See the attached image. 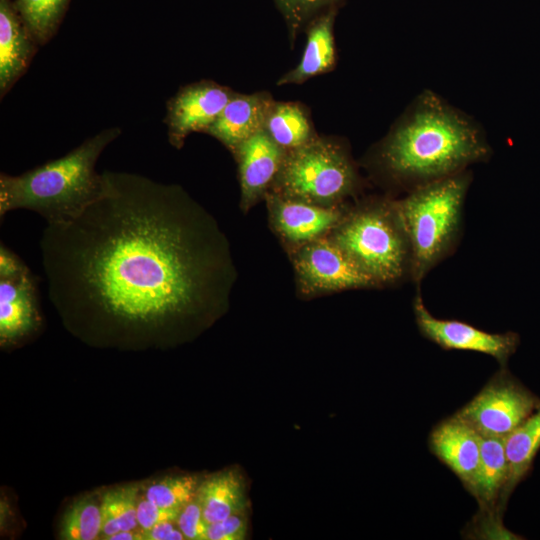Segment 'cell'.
<instances>
[{
	"label": "cell",
	"instance_id": "ba28073f",
	"mask_svg": "<svg viewBox=\"0 0 540 540\" xmlns=\"http://www.w3.org/2000/svg\"><path fill=\"white\" fill-rule=\"evenodd\" d=\"M298 293L304 297L379 288L327 235L289 253Z\"/></svg>",
	"mask_w": 540,
	"mask_h": 540
},
{
	"label": "cell",
	"instance_id": "2e32d148",
	"mask_svg": "<svg viewBox=\"0 0 540 540\" xmlns=\"http://www.w3.org/2000/svg\"><path fill=\"white\" fill-rule=\"evenodd\" d=\"M341 2L318 14L305 27L306 43L303 55L296 67L281 76L277 85H300L315 76L334 70L337 63L334 22Z\"/></svg>",
	"mask_w": 540,
	"mask_h": 540
},
{
	"label": "cell",
	"instance_id": "4fadbf2b",
	"mask_svg": "<svg viewBox=\"0 0 540 540\" xmlns=\"http://www.w3.org/2000/svg\"><path fill=\"white\" fill-rule=\"evenodd\" d=\"M429 449L471 493L480 462L481 437L455 414L443 419L429 435Z\"/></svg>",
	"mask_w": 540,
	"mask_h": 540
},
{
	"label": "cell",
	"instance_id": "e0dca14e",
	"mask_svg": "<svg viewBox=\"0 0 540 540\" xmlns=\"http://www.w3.org/2000/svg\"><path fill=\"white\" fill-rule=\"evenodd\" d=\"M480 437V462L470 494L477 500L482 517L495 524L509 498V466L504 438Z\"/></svg>",
	"mask_w": 540,
	"mask_h": 540
},
{
	"label": "cell",
	"instance_id": "4316f807",
	"mask_svg": "<svg viewBox=\"0 0 540 540\" xmlns=\"http://www.w3.org/2000/svg\"><path fill=\"white\" fill-rule=\"evenodd\" d=\"M176 521L185 539L206 540L209 523L196 498L181 509Z\"/></svg>",
	"mask_w": 540,
	"mask_h": 540
},
{
	"label": "cell",
	"instance_id": "f1b7e54d",
	"mask_svg": "<svg viewBox=\"0 0 540 540\" xmlns=\"http://www.w3.org/2000/svg\"><path fill=\"white\" fill-rule=\"evenodd\" d=\"M180 511L162 508L145 497L138 499L137 503V521L141 531H147L155 525L176 521Z\"/></svg>",
	"mask_w": 540,
	"mask_h": 540
},
{
	"label": "cell",
	"instance_id": "603a6c76",
	"mask_svg": "<svg viewBox=\"0 0 540 540\" xmlns=\"http://www.w3.org/2000/svg\"><path fill=\"white\" fill-rule=\"evenodd\" d=\"M67 0H17L25 27L43 45L52 37Z\"/></svg>",
	"mask_w": 540,
	"mask_h": 540
},
{
	"label": "cell",
	"instance_id": "ac0fdd59",
	"mask_svg": "<svg viewBox=\"0 0 540 540\" xmlns=\"http://www.w3.org/2000/svg\"><path fill=\"white\" fill-rule=\"evenodd\" d=\"M33 37L7 0H0V92L4 95L28 68L35 51ZM35 41V40H34Z\"/></svg>",
	"mask_w": 540,
	"mask_h": 540
},
{
	"label": "cell",
	"instance_id": "277c9868",
	"mask_svg": "<svg viewBox=\"0 0 540 540\" xmlns=\"http://www.w3.org/2000/svg\"><path fill=\"white\" fill-rule=\"evenodd\" d=\"M378 287L411 279L412 249L398 199L358 201L328 235Z\"/></svg>",
	"mask_w": 540,
	"mask_h": 540
},
{
	"label": "cell",
	"instance_id": "9a60e30c",
	"mask_svg": "<svg viewBox=\"0 0 540 540\" xmlns=\"http://www.w3.org/2000/svg\"><path fill=\"white\" fill-rule=\"evenodd\" d=\"M274 100L267 91L235 92L205 133L216 138L233 154L244 140L263 129Z\"/></svg>",
	"mask_w": 540,
	"mask_h": 540
},
{
	"label": "cell",
	"instance_id": "5b68a950",
	"mask_svg": "<svg viewBox=\"0 0 540 540\" xmlns=\"http://www.w3.org/2000/svg\"><path fill=\"white\" fill-rule=\"evenodd\" d=\"M471 181L472 173L467 169L398 199L412 249L411 280L417 285L454 251L462 231L464 202Z\"/></svg>",
	"mask_w": 540,
	"mask_h": 540
},
{
	"label": "cell",
	"instance_id": "d4e9b609",
	"mask_svg": "<svg viewBox=\"0 0 540 540\" xmlns=\"http://www.w3.org/2000/svg\"><path fill=\"white\" fill-rule=\"evenodd\" d=\"M282 13L293 48L296 38L318 14L342 0H274Z\"/></svg>",
	"mask_w": 540,
	"mask_h": 540
},
{
	"label": "cell",
	"instance_id": "d6986e66",
	"mask_svg": "<svg viewBox=\"0 0 540 540\" xmlns=\"http://www.w3.org/2000/svg\"><path fill=\"white\" fill-rule=\"evenodd\" d=\"M263 129L286 152L297 149L318 136L309 109L300 102L274 100Z\"/></svg>",
	"mask_w": 540,
	"mask_h": 540
},
{
	"label": "cell",
	"instance_id": "3957f363",
	"mask_svg": "<svg viewBox=\"0 0 540 540\" xmlns=\"http://www.w3.org/2000/svg\"><path fill=\"white\" fill-rule=\"evenodd\" d=\"M121 133L102 130L66 155L19 175H0V217L26 209L41 215L47 224L69 222L93 203L103 190L96 163L104 149Z\"/></svg>",
	"mask_w": 540,
	"mask_h": 540
},
{
	"label": "cell",
	"instance_id": "52a82bcc",
	"mask_svg": "<svg viewBox=\"0 0 540 540\" xmlns=\"http://www.w3.org/2000/svg\"><path fill=\"white\" fill-rule=\"evenodd\" d=\"M539 406L540 400L502 366L455 415L480 436L505 438Z\"/></svg>",
	"mask_w": 540,
	"mask_h": 540
},
{
	"label": "cell",
	"instance_id": "7c38bea8",
	"mask_svg": "<svg viewBox=\"0 0 540 540\" xmlns=\"http://www.w3.org/2000/svg\"><path fill=\"white\" fill-rule=\"evenodd\" d=\"M286 153L264 129L244 140L236 148L233 155L238 164L240 207L244 213L265 199L281 169Z\"/></svg>",
	"mask_w": 540,
	"mask_h": 540
},
{
	"label": "cell",
	"instance_id": "8fae6325",
	"mask_svg": "<svg viewBox=\"0 0 540 540\" xmlns=\"http://www.w3.org/2000/svg\"><path fill=\"white\" fill-rule=\"evenodd\" d=\"M235 91L214 81L202 80L181 88L168 102L166 124L172 146L180 149L194 132H206Z\"/></svg>",
	"mask_w": 540,
	"mask_h": 540
},
{
	"label": "cell",
	"instance_id": "cb8c5ba5",
	"mask_svg": "<svg viewBox=\"0 0 540 540\" xmlns=\"http://www.w3.org/2000/svg\"><path fill=\"white\" fill-rule=\"evenodd\" d=\"M198 487L194 476H170L150 484L144 497L162 508L181 511L196 498Z\"/></svg>",
	"mask_w": 540,
	"mask_h": 540
},
{
	"label": "cell",
	"instance_id": "484cf974",
	"mask_svg": "<svg viewBox=\"0 0 540 540\" xmlns=\"http://www.w3.org/2000/svg\"><path fill=\"white\" fill-rule=\"evenodd\" d=\"M138 488L126 486L107 491L101 501L115 517L121 530H135L137 521Z\"/></svg>",
	"mask_w": 540,
	"mask_h": 540
},
{
	"label": "cell",
	"instance_id": "1f68e13d",
	"mask_svg": "<svg viewBox=\"0 0 540 540\" xmlns=\"http://www.w3.org/2000/svg\"><path fill=\"white\" fill-rule=\"evenodd\" d=\"M108 540H142V532H135V530H120L114 535L107 538Z\"/></svg>",
	"mask_w": 540,
	"mask_h": 540
},
{
	"label": "cell",
	"instance_id": "7402d4cb",
	"mask_svg": "<svg viewBox=\"0 0 540 540\" xmlns=\"http://www.w3.org/2000/svg\"><path fill=\"white\" fill-rule=\"evenodd\" d=\"M101 505L85 497L68 507L62 517L59 537L64 540H93L101 535Z\"/></svg>",
	"mask_w": 540,
	"mask_h": 540
},
{
	"label": "cell",
	"instance_id": "6da1fadb",
	"mask_svg": "<svg viewBox=\"0 0 540 540\" xmlns=\"http://www.w3.org/2000/svg\"><path fill=\"white\" fill-rule=\"evenodd\" d=\"M79 216L40 240L48 296L67 317L159 331L224 313L237 281L229 240L181 186L104 171Z\"/></svg>",
	"mask_w": 540,
	"mask_h": 540
},
{
	"label": "cell",
	"instance_id": "44dd1931",
	"mask_svg": "<svg viewBox=\"0 0 540 540\" xmlns=\"http://www.w3.org/2000/svg\"><path fill=\"white\" fill-rule=\"evenodd\" d=\"M509 466L507 496L527 475L540 449V406L504 438Z\"/></svg>",
	"mask_w": 540,
	"mask_h": 540
},
{
	"label": "cell",
	"instance_id": "8992f818",
	"mask_svg": "<svg viewBox=\"0 0 540 540\" xmlns=\"http://www.w3.org/2000/svg\"><path fill=\"white\" fill-rule=\"evenodd\" d=\"M363 186L348 144L337 137L318 135L286 153L269 192L316 205L337 206L355 197Z\"/></svg>",
	"mask_w": 540,
	"mask_h": 540
},
{
	"label": "cell",
	"instance_id": "4dcf8cb0",
	"mask_svg": "<svg viewBox=\"0 0 540 540\" xmlns=\"http://www.w3.org/2000/svg\"><path fill=\"white\" fill-rule=\"evenodd\" d=\"M173 521L162 522L147 531H141L145 540H182L185 539L179 528Z\"/></svg>",
	"mask_w": 540,
	"mask_h": 540
},
{
	"label": "cell",
	"instance_id": "30bf717a",
	"mask_svg": "<svg viewBox=\"0 0 540 540\" xmlns=\"http://www.w3.org/2000/svg\"><path fill=\"white\" fill-rule=\"evenodd\" d=\"M413 313L421 335L445 350L483 353L505 366L519 344L513 332L489 333L462 321L434 317L419 290L413 299Z\"/></svg>",
	"mask_w": 540,
	"mask_h": 540
},
{
	"label": "cell",
	"instance_id": "ffe728a7",
	"mask_svg": "<svg viewBox=\"0 0 540 540\" xmlns=\"http://www.w3.org/2000/svg\"><path fill=\"white\" fill-rule=\"evenodd\" d=\"M196 499L209 524L221 521L245 510L243 479L232 470L217 473L199 484Z\"/></svg>",
	"mask_w": 540,
	"mask_h": 540
},
{
	"label": "cell",
	"instance_id": "f546056e",
	"mask_svg": "<svg viewBox=\"0 0 540 540\" xmlns=\"http://www.w3.org/2000/svg\"><path fill=\"white\" fill-rule=\"evenodd\" d=\"M25 263L11 250L1 244L0 279H12L28 271Z\"/></svg>",
	"mask_w": 540,
	"mask_h": 540
},
{
	"label": "cell",
	"instance_id": "83f0119b",
	"mask_svg": "<svg viewBox=\"0 0 540 540\" xmlns=\"http://www.w3.org/2000/svg\"><path fill=\"white\" fill-rule=\"evenodd\" d=\"M246 534L247 519L242 511L221 521L210 523L206 540H242Z\"/></svg>",
	"mask_w": 540,
	"mask_h": 540
},
{
	"label": "cell",
	"instance_id": "9c48e42d",
	"mask_svg": "<svg viewBox=\"0 0 540 540\" xmlns=\"http://www.w3.org/2000/svg\"><path fill=\"white\" fill-rule=\"evenodd\" d=\"M269 225L287 252L325 237L337 227L350 205L321 206L271 192L265 197Z\"/></svg>",
	"mask_w": 540,
	"mask_h": 540
},
{
	"label": "cell",
	"instance_id": "7a4b0ae2",
	"mask_svg": "<svg viewBox=\"0 0 540 540\" xmlns=\"http://www.w3.org/2000/svg\"><path fill=\"white\" fill-rule=\"evenodd\" d=\"M491 153L477 122L426 90L369 151L364 166L390 191L408 193L486 162Z\"/></svg>",
	"mask_w": 540,
	"mask_h": 540
},
{
	"label": "cell",
	"instance_id": "5bb4252c",
	"mask_svg": "<svg viewBox=\"0 0 540 540\" xmlns=\"http://www.w3.org/2000/svg\"><path fill=\"white\" fill-rule=\"evenodd\" d=\"M37 278L30 270L0 279V343L11 346L40 327Z\"/></svg>",
	"mask_w": 540,
	"mask_h": 540
}]
</instances>
